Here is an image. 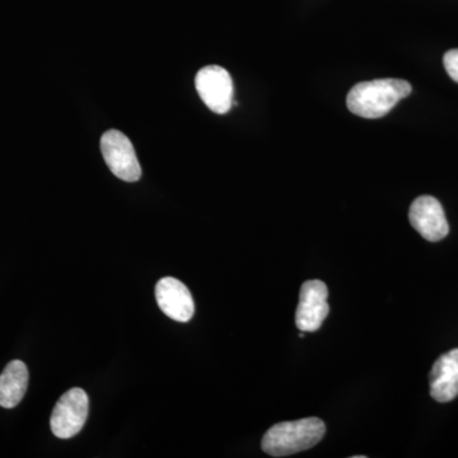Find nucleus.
<instances>
[{"label":"nucleus","mask_w":458,"mask_h":458,"mask_svg":"<svg viewBox=\"0 0 458 458\" xmlns=\"http://www.w3.org/2000/svg\"><path fill=\"white\" fill-rule=\"evenodd\" d=\"M411 93V86L403 80H376L355 84L346 98L352 114L366 119H379Z\"/></svg>","instance_id":"nucleus-1"},{"label":"nucleus","mask_w":458,"mask_h":458,"mask_svg":"<svg viewBox=\"0 0 458 458\" xmlns=\"http://www.w3.org/2000/svg\"><path fill=\"white\" fill-rule=\"evenodd\" d=\"M325 433L327 427L318 418L283 421L265 433L262 451L273 457L291 456L315 447L324 438Z\"/></svg>","instance_id":"nucleus-2"},{"label":"nucleus","mask_w":458,"mask_h":458,"mask_svg":"<svg viewBox=\"0 0 458 458\" xmlns=\"http://www.w3.org/2000/svg\"><path fill=\"white\" fill-rule=\"evenodd\" d=\"M89 401L82 388L66 391L53 410L51 430L60 439H69L82 430L89 417Z\"/></svg>","instance_id":"nucleus-3"},{"label":"nucleus","mask_w":458,"mask_h":458,"mask_svg":"<svg viewBox=\"0 0 458 458\" xmlns=\"http://www.w3.org/2000/svg\"><path fill=\"white\" fill-rule=\"evenodd\" d=\"M105 162L117 179L135 182L140 179L141 167L131 141L119 131H108L101 138Z\"/></svg>","instance_id":"nucleus-4"},{"label":"nucleus","mask_w":458,"mask_h":458,"mask_svg":"<svg viewBox=\"0 0 458 458\" xmlns=\"http://www.w3.org/2000/svg\"><path fill=\"white\" fill-rule=\"evenodd\" d=\"M195 87L204 104L213 113L225 114L233 106V81L222 66L209 65L199 71Z\"/></svg>","instance_id":"nucleus-5"},{"label":"nucleus","mask_w":458,"mask_h":458,"mask_svg":"<svg viewBox=\"0 0 458 458\" xmlns=\"http://www.w3.org/2000/svg\"><path fill=\"white\" fill-rule=\"evenodd\" d=\"M328 289L321 280H309L301 288L300 303L295 311V325L303 333L318 331L327 318Z\"/></svg>","instance_id":"nucleus-6"},{"label":"nucleus","mask_w":458,"mask_h":458,"mask_svg":"<svg viewBox=\"0 0 458 458\" xmlns=\"http://www.w3.org/2000/svg\"><path fill=\"white\" fill-rule=\"evenodd\" d=\"M409 219L415 231L430 242H438L450 232L442 204L428 195L415 199L410 207Z\"/></svg>","instance_id":"nucleus-7"},{"label":"nucleus","mask_w":458,"mask_h":458,"mask_svg":"<svg viewBox=\"0 0 458 458\" xmlns=\"http://www.w3.org/2000/svg\"><path fill=\"white\" fill-rule=\"evenodd\" d=\"M156 300L165 316L177 322H188L195 313V303L188 286L179 279L164 278L156 285Z\"/></svg>","instance_id":"nucleus-8"},{"label":"nucleus","mask_w":458,"mask_h":458,"mask_svg":"<svg viewBox=\"0 0 458 458\" xmlns=\"http://www.w3.org/2000/svg\"><path fill=\"white\" fill-rule=\"evenodd\" d=\"M430 394L438 403H450L458 396V349L441 355L429 377Z\"/></svg>","instance_id":"nucleus-9"},{"label":"nucleus","mask_w":458,"mask_h":458,"mask_svg":"<svg viewBox=\"0 0 458 458\" xmlns=\"http://www.w3.org/2000/svg\"><path fill=\"white\" fill-rule=\"evenodd\" d=\"M29 387V369L22 360L9 361L0 375V406L16 408Z\"/></svg>","instance_id":"nucleus-10"},{"label":"nucleus","mask_w":458,"mask_h":458,"mask_svg":"<svg viewBox=\"0 0 458 458\" xmlns=\"http://www.w3.org/2000/svg\"><path fill=\"white\" fill-rule=\"evenodd\" d=\"M443 64L452 80L458 83V49L447 51L443 57Z\"/></svg>","instance_id":"nucleus-11"}]
</instances>
